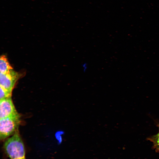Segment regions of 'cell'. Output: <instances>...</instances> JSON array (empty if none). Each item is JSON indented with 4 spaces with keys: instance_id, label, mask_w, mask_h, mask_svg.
<instances>
[{
    "instance_id": "obj_7",
    "label": "cell",
    "mask_w": 159,
    "mask_h": 159,
    "mask_svg": "<svg viewBox=\"0 0 159 159\" xmlns=\"http://www.w3.org/2000/svg\"><path fill=\"white\" fill-rule=\"evenodd\" d=\"M0 92V100L11 97L12 93L1 87Z\"/></svg>"
},
{
    "instance_id": "obj_3",
    "label": "cell",
    "mask_w": 159,
    "mask_h": 159,
    "mask_svg": "<svg viewBox=\"0 0 159 159\" xmlns=\"http://www.w3.org/2000/svg\"><path fill=\"white\" fill-rule=\"evenodd\" d=\"M21 76L13 69L6 73H0V87L12 93L16 83Z\"/></svg>"
},
{
    "instance_id": "obj_5",
    "label": "cell",
    "mask_w": 159,
    "mask_h": 159,
    "mask_svg": "<svg viewBox=\"0 0 159 159\" xmlns=\"http://www.w3.org/2000/svg\"><path fill=\"white\" fill-rule=\"evenodd\" d=\"M13 69L6 57L4 55L1 56L0 58V72L1 73H5Z\"/></svg>"
},
{
    "instance_id": "obj_4",
    "label": "cell",
    "mask_w": 159,
    "mask_h": 159,
    "mask_svg": "<svg viewBox=\"0 0 159 159\" xmlns=\"http://www.w3.org/2000/svg\"><path fill=\"white\" fill-rule=\"evenodd\" d=\"M18 114L11 97L0 100V119L14 116Z\"/></svg>"
},
{
    "instance_id": "obj_1",
    "label": "cell",
    "mask_w": 159,
    "mask_h": 159,
    "mask_svg": "<svg viewBox=\"0 0 159 159\" xmlns=\"http://www.w3.org/2000/svg\"><path fill=\"white\" fill-rule=\"evenodd\" d=\"M4 147L11 159H25L24 147L18 130L6 140Z\"/></svg>"
},
{
    "instance_id": "obj_6",
    "label": "cell",
    "mask_w": 159,
    "mask_h": 159,
    "mask_svg": "<svg viewBox=\"0 0 159 159\" xmlns=\"http://www.w3.org/2000/svg\"><path fill=\"white\" fill-rule=\"evenodd\" d=\"M159 132L156 135L148 138V140L152 142L153 144L154 148L156 151H159V124L158 125Z\"/></svg>"
},
{
    "instance_id": "obj_8",
    "label": "cell",
    "mask_w": 159,
    "mask_h": 159,
    "mask_svg": "<svg viewBox=\"0 0 159 159\" xmlns=\"http://www.w3.org/2000/svg\"><path fill=\"white\" fill-rule=\"evenodd\" d=\"M82 67L83 71L84 72H85L87 71L88 68L87 64L86 63H83L82 64Z\"/></svg>"
},
{
    "instance_id": "obj_2",
    "label": "cell",
    "mask_w": 159,
    "mask_h": 159,
    "mask_svg": "<svg viewBox=\"0 0 159 159\" xmlns=\"http://www.w3.org/2000/svg\"><path fill=\"white\" fill-rule=\"evenodd\" d=\"M20 122V115L19 114L14 116L0 119V140H3L13 135L18 130Z\"/></svg>"
}]
</instances>
